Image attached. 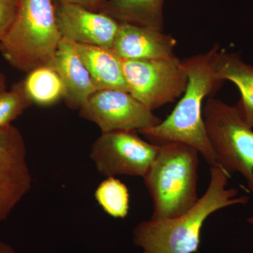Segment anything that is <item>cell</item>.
Returning <instances> with one entry per match:
<instances>
[{
	"label": "cell",
	"mask_w": 253,
	"mask_h": 253,
	"mask_svg": "<svg viewBox=\"0 0 253 253\" xmlns=\"http://www.w3.org/2000/svg\"><path fill=\"white\" fill-rule=\"evenodd\" d=\"M80 116L94 123L101 133L141 131L162 121L128 91H96L79 110Z\"/></svg>",
	"instance_id": "ba28073f"
},
{
	"label": "cell",
	"mask_w": 253,
	"mask_h": 253,
	"mask_svg": "<svg viewBox=\"0 0 253 253\" xmlns=\"http://www.w3.org/2000/svg\"><path fill=\"white\" fill-rule=\"evenodd\" d=\"M55 4L70 3L83 6L91 11H99L107 0H53Z\"/></svg>",
	"instance_id": "ffe728a7"
},
{
	"label": "cell",
	"mask_w": 253,
	"mask_h": 253,
	"mask_svg": "<svg viewBox=\"0 0 253 253\" xmlns=\"http://www.w3.org/2000/svg\"><path fill=\"white\" fill-rule=\"evenodd\" d=\"M0 253H16V251L11 245L0 241Z\"/></svg>",
	"instance_id": "44dd1931"
},
{
	"label": "cell",
	"mask_w": 253,
	"mask_h": 253,
	"mask_svg": "<svg viewBox=\"0 0 253 253\" xmlns=\"http://www.w3.org/2000/svg\"><path fill=\"white\" fill-rule=\"evenodd\" d=\"M247 221L249 223V224H253V216H252V217L248 218Z\"/></svg>",
	"instance_id": "603a6c76"
},
{
	"label": "cell",
	"mask_w": 253,
	"mask_h": 253,
	"mask_svg": "<svg viewBox=\"0 0 253 253\" xmlns=\"http://www.w3.org/2000/svg\"><path fill=\"white\" fill-rule=\"evenodd\" d=\"M62 38L53 0H20L14 23L0 41V53L13 68L28 74L50 66Z\"/></svg>",
	"instance_id": "277c9868"
},
{
	"label": "cell",
	"mask_w": 253,
	"mask_h": 253,
	"mask_svg": "<svg viewBox=\"0 0 253 253\" xmlns=\"http://www.w3.org/2000/svg\"><path fill=\"white\" fill-rule=\"evenodd\" d=\"M94 197L100 207L111 217L123 219L129 212V190L116 176L106 177L96 188Z\"/></svg>",
	"instance_id": "e0dca14e"
},
{
	"label": "cell",
	"mask_w": 253,
	"mask_h": 253,
	"mask_svg": "<svg viewBox=\"0 0 253 253\" xmlns=\"http://www.w3.org/2000/svg\"><path fill=\"white\" fill-rule=\"evenodd\" d=\"M216 74L220 81L232 82L239 88L241 100L236 105L245 123L253 128V67L239 54L227 53L219 48L215 61Z\"/></svg>",
	"instance_id": "5bb4252c"
},
{
	"label": "cell",
	"mask_w": 253,
	"mask_h": 253,
	"mask_svg": "<svg viewBox=\"0 0 253 253\" xmlns=\"http://www.w3.org/2000/svg\"><path fill=\"white\" fill-rule=\"evenodd\" d=\"M33 104L23 81L14 83L9 90L0 91V128L12 125Z\"/></svg>",
	"instance_id": "ac0fdd59"
},
{
	"label": "cell",
	"mask_w": 253,
	"mask_h": 253,
	"mask_svg": "<svg viewBox=\"0 0 253 253\" xmlns=\"http://www.w3.org/2000/svg\"><path fill=\"white\" fill-rule=\"evenodd\" d=\"M75 44L96 91L116 89L129 92L123 71V61L112 49Z\"/></svg>",
	"instance_id": "4fadbf2b"
},
{
	"label": "cell",
	"mask_w": 253,
	"mask_h": 253,
	"mask_svg": "<svg viewBox=\"0 0 253 253\" xmlns=\"http://www.w3.org/2000/svg\"><path fill=\"white\" fill-rule=\"evenodd\" d=\"M175 38L154 28L120 23L112 50L123 61H148L174 56Z\"/></svg>",
	"instance_id": "8fae6325"
},
{
	"label": "cell",
	"mask_w": 253,
	"mask_h": 253,
	"mask_svg": "<svg viewBox=\"0 0 253 253\" xmlns=\"http://www.w3.org/2000/svg\"><path fill=\"white\" fill-rule=\"evenodd\" d=\"M56 24L62 38L76 44L112 49L120 22L100 12L70 3L55 4Z\"/></svg>",
	"instance_id": "30bf717a"
},
{
	"label": "cell",
	"mask_w": 253,
	"mask_h": 253,
	"mask_svg": "<svg viewBox=\"0 0 253 253\" xmlns=\"http://www.w3.org/2000/svg\"><path fill=\"white\" fill-rule=\"evenodd\" d=\"M59 75L65 87V103L70 109L80 110L96 92L89 73L73 42L62 38L50 66Z\"/></svg>",
	"instance_id": "7c38bea8"
},
{
	"label": "cell",
	"mask_w": 253,
	"mask_h": 253,
	"mask_svg": "<svg viewBox=\"0 0 253 253\" xmlns=\"http://www.w3.org/2000/svg\"><path fill=\"white\" fill-rule=\"evenodd\" d=\"M19 4L20 0H0V41L12 26Z\"/></svg>",
	"instance_id": "d6986e66"
},
{
	"label": "cell",
	"mask_w": 253,
	"mask_h": 253,
	"mask_svg": "<svg viewBox=\"0 0 253 253\" xmlns=\"http://www.w3.org/2000/svg\"><path fill=\"white\" fill-rule=\"evenodd\" d=\"M199 152L189 145H161L143 176L153 202L151 219H170L184 214L199 201Z\"/></svg>",
	"instance_id": "3957f363"
},
{
	"label": "cell",
	"mask_w": 253,
	"mask_h": 253,
	"mask_svg": "<svg viewBox=\"0 0 253 253\" xmlns=\"http://www.w3.org/2000/svg\"><path fill=\"white\" fill-rule=\"evenodd\" d=\"M32 183L23 134L13 125L0 128V222L29 192Z\"/></svg>",
	"instance_id": "9c48e42d"
},
{
	"label": "cell",
	"mask_w": 253,
	"mask_h": 253,
	"mask_svg": "<svg viewBox=\"0 0 253 253\" xmlns=\"http://www.w3.org/2000/svg\"><path fill=\"white\" fill-rule=\"evenodd\" d=\"M6 89V77L4 73L0 71V91H4Z\"/></svg>",
	"instance_id": "7402d4cb"
},
{
	"label": "cell",
	"mask_w": 253,
	"mask_h": 253,
	"mask_svg": "<svg viewBox=\"0 0 253 253\" xmlns=\"http://www.w3.org/2000/svg\"><path fill=\"white\" fill-rule=\"evenodd\" d=\"M165 0H107L100 12L120 23H129L163 31Z\"/></svg>",
	"instance_id": "9a60e30c"
},
{
	"label": "cell",
	"mask_w": 253,
	"mask_h": 253,
	"mask_svg": "<svg viewBox=\"0 0 253 253\" xmlns=\"http://www.w3.org/2000/svg\"><path fill=\"white\" fill-rule=\"evenodd\" d=\"M23 83L33 104L51 106L64 98V84L59 75L51 66L33 70L28 73Z\"/></svg>",
	"instance_id": "2e32d148"
},
{
	"label": "cell",
	"mask_w": 253,
	"mask_h": 253,
	"mask_svg": "<svg viewBox=\"0 0 253 253\" xmlns=\"http://www.w3.org/2000/svg\"><path fill=\"white\" fill-rule=\"evenodd\" d=\"M219 46L183 60L188 76L186 90L172 113L157 126L139 131L149 142L161 146L170 142L189 145L199 151L211 167L217 166L206 133L203 116L204 99L219 90L214 61Z\"/></svg>",
	"instance_id": "6da1fadb"
},
{
	"label": "cell",
	"mask_w": 253,
	"mask_h": 253,
	"mask_svg": "<svg viewBox=\"0 0 253 253\" xmlns=\"http://www.w3.org/2000/svg\"><path fill=\"white\" fill-rule=\"evenodd\" d=\"M136 130L101 133L91 145L90 158L101 175L143 176L160 146L144 141Z\"/></svg>",
	"instance_id": "52a82bcc"
},
{
	"label": "cell",
	"mask_w": 253,
	"mask_h": 253,
	"mask_svg": "<svg viewBox=\"0 0 253 253\" xmlns=\"http://www.w3.org/2000/svg\"><path fill=\"white\" fill-rule=\"evenodd\" d=\"M211 180L204 196L187 212L170 219L141 221L133 231V244L141 253L198 252L201 229L207 218L219 210L246 204L248 196L226 188L231 176L219 166L211 167Z\"/></svg>",
	"instance_id": "7a4b0ae2"
},
{
	"label": "cell",
	"mask_w": 253,
	"mask_h": 253,
	"mask_svg": "<svg viewBox=\"0 0 253 253\" xmlns=\"http://www.w3.org/2000/svg\"><path fill=\"white\" fill-rule=\"evenodd\" d=\"M206 133L218 166L244 176L253 193V130L236 106L210 97L203 109Z\"/></svg>",
	"instance_id": "5b68a950"
},
{
	"label": "cell",
	"mask_w": 253,
	"mask_h": 253,
	"mask_svg": "<svg viewBox=\"0 0 253 253\" xmlns=\"http://www.w3.org/2000/svg\"><path fill=\"white\" fill-rule=\"evenodd\" d=\"M128 91L154 111L174 102L184 94L188 76L175 55L167 59L123 61Z\"/></svg>",
	"instance_id": "8992f818"
}]
</instances>
